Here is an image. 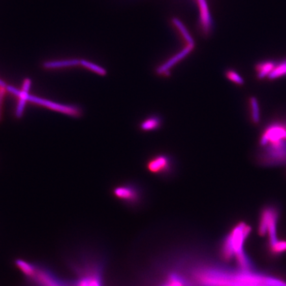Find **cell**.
<instances>
[{
    "instance_id": "obj_16",
    "label": "cell",
    "mask_w": 286,
    "mask_h": 286,
    "mask_svg": "<svg viewBox=\"0 0 286 286\" xmlns=\"http://www.w3.org/2000/svg\"><path fill=\"white\" fill-rule=\"evenodd\" d=\"M173 23L176 25L177 29L181 33L183 38L186 41L187 45L195 46V42H194V39L189 34L188 30H187L183 24L178 19H174Z\"/></svg>"
},
{
    "instance_id": "obj_4",
    "label": "cell",
    "mask_w": 286,
    "mask_h": 286,
    "mask_svg": "<svg viewBox=\"0 0 286 286\" xmlns=\"http://www.w3.org/2000/svg\"><path fill=\"white\" fill-rule=\"evenodd\" d=\"M113 194L117 200L130 207L139 206L143 200V191L132 183L118 185L113 189Z\"/></svg>"
},
{
    "instance_id": "obj_3",
    "label": "cell",
    "mask_w": 286,
    "mask_h": 286,
    "mask_svg": "<svg viewBox=\"0 0 286 286\" xmlns=\"http://www.w3.org/2000/svg\"><path fill=\"white\" fill-rule=\"evenodd\" d=\"M257 160L264 167L286 165V139L259 146Z\"/></svg>"
},
{
    "instance_id": "obj_2",
    "label": "cell",
    "mask_w": 286,
    "mask_h": 286,
    "mask_svg": "<svg viewBox=\"0 0 286 286\" xmlns=\"http://www.w3.org/2000/svg\"><path fill=\"white\" fill-rule=\"evenodd\" d=\"M250 227L245 223L236 225L220 244L219 255L224 261H235L237 267L242 270H253L252 263L244 251V245L249 235Z\"/></svg>"
},
{
    "instance_id": "obj_19",
    "label": "cell",
    "mask_w": 286,
    "mask_h": 286,
    "mask_svg": "<svg viewBox=\"0 0 286 286\" xmlns=\"http://www.w3.org/2000/svg\"><path fill=\"white\" fill-rule=\"evenodd\" d=\"M4 88H5L4 87H1V90H0V112H1V106L2 101H3L4 93H5V89Z\"/></svg>"
},
{
    "instance_id": "obj_1",
    "label": "cell",
    "mask_w": 286,
    "mask_h": 286,
    "mask_svg": "<svg viewBox=\"0 0 286 286\" xmlns=\"http://www.w3.org/2000/svg\"><path fill=\"white\" fill-rule=\"evenodd\" d=\"M196 286H286L285 281L252 270L215 263H199L189 273Z\"/></svg>"
},
{
    "instance_id": "obj_5",
    "label": "cell",
    "mask_w": 286,
    "mask_h": 286,
    "mask_svg": "<svg viewBox=\"0 0 286 286\" xmlns=\"http://www.w3.org/2000/svg\"><path fill=\"white\" fill-rule=\"evenodd\" d=\"M284 139H286V119H276L264 128L259 139V146Z\"/></svg>"
},
{
    "instance_id": "obj_9",
    "label": "cell",
    "mask_w": 286,
    "mask_h": 286,
    "mask_svg": "<svg viewBox=\"0 0 286 286\" xmlns=\"http://www.w3.org/2000/svg\"><path fill=\"white\" fill-rule=\"evenodd\" d=\"M195 46L187 45L186 47L183 48L182 51L178 52L169 59V60L164 62L163 65L157 67L156 73L159 76H170V70L172 67L175 66L179 62L182 60L183 58L186 57L187 55L192 51Z\"/></svg>"
},
{
    "instance_id": "obj_6",
    "label": "cell",
    "mask_w": 286,
    "mask_h": 286,
    "mask_svg": "<svg viewBox=\"0 0 286 286\" xmlns=\"http://www.w3.org/2000/svg\"><path fill=\"white\" fill-rule=\"evenodd\" d=\"M27 277L39 286H71L60 281L51 272L41 266L34 265L32 272Z\"/></svg>"
},
{
    "instance_id": "obj_17",
    "label": "cell",
    "mask_w": 286,
    "mask_h": 286,
    "mask_svg": "<svg viewBox=\"0 0 286 286\" xmlns=\"http://www.w3.org/2000/svg\"><path fill=\"white\" fill-rule=\"evenodd\" d=\"M225 75L227 79H228L233 84L237 85V86H241L244 84V78L238 73L237 71L233 69H228L225 73Z\"/></svg>"
},
{
    "instance_id": "obj_13",
    "label": "cell",
    "mask_w": 286,
    "mask_h": 286,
    "mask_svg": "<svg viewBox=\"0 0 286 286\" xmlns=\"http://www.w3.org/2000/svg\"><path fill=\"white\" fill-rule=\"evenodd\" d=\"M248 106H249L251 121L255 125H258L261 122V111H260L259 102L256 98L252 96L249 98Z\"/></svg>"
},
{
    "instance_id": "obj_14",
    "label": "cell",
    "mask_w": 286,
    "mask_h": 286,
    "mask_svg": "<svg viewBox=\"0 0 286 286\" xmlns=\"http://www.w3.org/2000/svg\"><path fill=\"white\" fill-rule=\"evenodd\" d=\"M286 76V58L277 62L272 73L268 75V80H278Z\"/></svg>"
},
{
    "instance_id": "obj_8",
    "label": "cell",
    "mask_w": 286,
    "mask_h": 286,
    "mask_svg": "<svg viewBox=\"0 0 286 286\" xmlns=\"http://www.w3.org/2000/svg\"><path fill=\"white\" fill-rule=\"evenodd\" d=\"M28 101L33 102V103L41 105V106L47 107L51 109V110L59 111L66 113V114L73 115V116H78L80 115V109L77 107L74 106H67V105H62L55 103L42 98L37 97L35 96L29 95L28 96Z\"/></svg>"
},
{
    "instance_id": "obj_12",
    "label": "cell",
    "mask_w": 286,
    "mask_h": 286,
    "mask_svg": "<svg viewBox=\"0 0 286 286\" xmlns=\"http://www.w3.org/2000/svg\"><path fill=\"white\" fill-rule=\"evenodd\" d=\"M162 121L160 117L153 115L144 120L140 124V129L143 132H151L161 128Z\"/></svg>"
},
{
    "instance_id": "obj_15",
    "label": "cell",
    "mask_w": 286,
    "mask_h": 286,
    "mask_svg": "<svg viewBox=\"0 0 286 286\" xmlns=\"http://www.w3.org/2000/svg\"><path fill=\"white\" fill-rule=\"evenodd\" d=\"M80 65V60L77 59L61 61H52L44 63L43 67L47 69H58V68L77 66Z\"/></svg>"
},
{
    "instance_id": "obj_7",
    "label": "cell",
    "mask_w": 286,
    "mask_h": 286,
    "mask_svg": "<svg viewBox=\"0 0 286 286\" xmlns=\"http://www.w3.org/2000/svg\"><path fill=\"white\" fill-rule=\"evenodd\" d=\"M148 171L154 175H169L172 170V162L169 156L166 154L156 155L147 163Z\"/></svg>"
},
{
    "instance_id": "obj_10",
    "label": "cell",
    "mask_w": 286,
    "mask_h": 286,
    "mask_svg": "<svg viewBox=\"0 0 286 286\" xmlns=\"http://www.w3.org/2000/svg\"><path fill=\"white\" fill-rule=\"evenodd\" d=\"M201 12L202 29L205 34H209L212 26V19L207 6L206 0H197Z\"/></svg>"
},
{
    "instance_id": "obj_11",
    "label": "cell",
    "mask_w": 286,
    "mask_h": 286,
    "mask_svg": "<svg viewBox=\"0 0 286 286\" xmlns=\"http://www.w3.org/2000/svg\"><path fill=\"white\" fill-rule=\"evenodd\" d=\"M277 61L272 60L261 61L255 65V73L258 80H263L267 78L276 66Z\"/></svg>"
},
{
    "instance_id": "obj_18",
    "label": "cell",
    "mask_w": 286,
    "mask_h": 286,
    "mask_svg": "<svg viewBox=\"0 0 286 286\" xmlns=\"http://www.w3.org/2000/svg\"><path fill=\"white\" fill-rule=\"evenodd\" d=\"M80 65H82L83 67L87 68V69L91 70V71L94 72V73L99 74V75L106 76L107 74V71L104 69V68L98 66L97 65L93 64L92 62H88V61L81 60Z\"/></svg>"
}]
</instances>
